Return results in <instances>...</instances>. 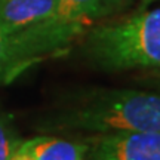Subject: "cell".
Returning <instances> with one entry per match:
<instances>
[{"mask_svg":"<svg viewBox=\"0 0 160 160\" xmlns=\"http://www.w3.org/2000/svg\"><path fill=\"white\" fill-rule=\"evenodd\" d=\"M46 129L92 133L160 131V93L135 89L93 91L49 120Z\"/></svg>","mask_w":160,"mask_h":160,"instance_id":"6da1fadb","label":"cell"},{"mask_svg":"<svg viewBox=\"0 0 160 160\" xmlns=\"http://www.w3.org/2000/svg\"><path fill=\"white\" fill-rule=\"evenodd\" d=\"M85 51L107 71L160 68V8L91 30Z\"/></svg>","mask_w":160,"mask_h":160,"instance_id":"7a4b0ae2","label":"cell"},{"mask_svg":"<svg viewBox=\"0 0 160 160\" xmlns=\"http://www.w3.org/2000/svg\"><path fill=\"white\" fill-rule=\"evenodd\" d=\"M85 160H160V131L97 133Z\"/></svg>","mask_w":160,"mask_h":160,"instance_id":"3957f363","label":"cell"},{"mask_svg":"<svg viewBox=\"0 0 160 160\" xmlns=\"http://www.w3.org/2000/svg\"><path fill=\"white\" fill-rule=\"evenodd\" d=\"M57 17L82 19L74 17L59 0H0V30L5 33H13Z\"/></svg>","mask_w":160,"mask_h":160,"instance_id":"277c9868","label":"cell"},{"mask_svg":"<svg viewBox=\"0 0 160 160\" xmlns=\"http://www.w3.org/2000/svg\"><path fill=\"white\" fill-rule=\"evenodd\" d=\"M88 142L57 137H34L21 141L11 160H85Z\"/></svg>","mask_w":160,"mask_h":160,"instance_id":"5b68a950","label":"cell"},{"mask_svg":"<svg viewBox=\"0 0 160 160\" xmlns=\"http://www.w3.org/2000/svg\"><path fill=\"white\" fill-rule=\"evenodd\" d=\"M34 64L18 31L5 33L0 30V83L12 82Z\"/></svg>","mask_w":160,"mask_h":160,"instance_id":"8992f818","label":"cell"},{"mask_svg":"<svg viewBox=\"0 0 160 160\" xmlns=\"http://www.w3.org/2000/svg\"><path fill=\"white\" fill-rule=\"evenodd\" d=\"M21 141L11 114L0 104V160H11Z\"/></svg>","mask_w":160,"mask_h":160,"instance_id":"52a82bcc","label":"cell"},{"mask_svg":"<svg viewBox=\"0 0 160 160\" xmlns=\"http://www.w3.org/2000/svg\"><path fill=\"white\" fill-rule=\"evenodd\" d=\"M74 17L82 19H97L102 18L101 0H59Z\"/></svg>","mask_w":160,"mask_h":160,"instance_id":"ba28073f","label":"cell"},{"mask_svg":"<svg viewBox=\"0 0 160 160\" xmlns=\"http://www.w3.org/2000/svg\"><path fill=\"white\" fill-rule=\"evenodd\" d=\"M132 0H101V6H102V17L114 13L122 8H125L128 3H131Z\"/></svg>","mask_w":160,"mask_h":160,"instance_id":"9c48e42d","label":"cell"},{"mask_svg":"<svg viewBox=\"0 0 160 160\" xmlns=\"http://www.w3.org/2000/svg\"><path fill=\"white\" fill-rule=\"evenodd\" d=\"M154 79L157 80V82H159L160 83V68H157L156 70V73H154Z\"/></svg>","mask_w":160,"mask_h":160,"instance_id":"30bf717a","label":"cell"},{"mask_svg":"<svg viewBox=\"0 0 160 160\" xmlns=\"http://www.w3.org/2000/svg\"><path fill=\"white\" fill-rule=\"evenodd\" d=\"M144 5H150V3H154V2H160V0H141Z\"/></svg>","mask_w":160,"mask_h":160,"instance_id":"8fae6325","label":"cell"}]
</instances>
